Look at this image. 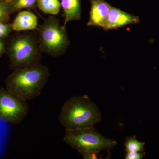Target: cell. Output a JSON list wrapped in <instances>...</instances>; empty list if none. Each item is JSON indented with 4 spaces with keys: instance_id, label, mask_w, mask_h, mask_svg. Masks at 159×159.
Masks as SVG:
<instances>
[{
    "instance_id": "cell-12",
    "label": "cell",
    "mask_w": 159,
    "mask_h": 159,
    "mask_svg": "<svg viewBox=\"0 0 159 159\" xmlns=\"http://www.w3.org/2000/svg\"><path fill=\"white\" fill-rule=\"evenodd\" d=\"M145 142H139L135 136L127 137L124 143L125 151L126 152H143L145 150Z\"/></svg>"
},
{
    "instance_id": "cell-2",
    "label": "cell",
    "mask_w": 159,
    "mask_h": 159,
    "mask_svg": "<svg viewBox=\"0 0 159 159\" xmlns=\"http://www.w3.org/2000/svg\"><path fill=\"white\" fill-rule=\"evenodd\" d=\"M101 119L99 108L87 95L70 97L64 103L58 116L66 130L93 127Z\"/></svg>"
},
{
    "instance_id": "cell-17",
    "label": "cell",
    "mask_w": 159,
    "mask_h": 159,
    "mask_svg": "<svg viewBox=\"0 0 159 159\" xmlns=\"http://www.w3.org/2000/svg\"><path fill=\"white\" fill-rule=\"evenodd\" d=\"M97 153H84L81 154L83 157L84 159H97Z\"/></svg>"
},
{
    "instance_id": "cell-8",
    "label": "cell",
    "mask_w": 159,
    "mask_h": 159,
    "mask_svg": "<svg viewBox=\"0 0 159 159\" xmlns=\"http://www.w3.org/2000/svg\"><path fill=\"white\" fill-rule=\"evenodd\" d=\"M91 8L87 25L103 29L111 6L105 0H90Z\"/></svg>"
},
{
    "instance_id": "cell-6",
    "label": "cell",
    "mask_w": 159,
    "mask_h": 159,
    "mask_svg": "<svg viewBox=\"0 0 159 159\" xmlns=\"http://www.w3.org/2000/svg\"><path fill=\"white\" fill-rule=\"evenodd\" d=\"M40 40L43 48L53 55L59 54L68 44L65 27L54 20H49L43 25Z\"/></svg>"
},
{
    "instance_id": "cell-10",
    "label": "cell",
    "mask_w": 159,
    "mask_h": 159,
    "mask_svg": "<svg viewBox=\"0 0 159 159\" xmlns=\"http://www.w3.org/2000/svg\"><path fill=\"white\" fill-rule=\"evenodd\" d=\"M61 5L65 17L64 27L70 21L77 20L81 17L80 0H61Z\"/></svg>"
},
{
    "instance_id": "cell-4",
    "label": "cell",
    "mask_w": 159,
    "mask_h": 159,
    "mask_svg": "<svg viewBox=\"0 0 159 159\" xmlns=\"http://www.w3.org/2000/svg\"><path fill=\"white\" fill-rule=\"evenodd\" d=\"M26 101L20 99L6 89L0 88V119L7 123L18 124L29 113Z\"/></svg>"
},
{
    "instance_id": "cell-16",
    "label": "cell",
    "mask_w": 159,
    "mask_h": 159,
    "mask_svg": "<svg viewBox=\"0 0 159 159\" xmlns=\"http://www.w3.org/2000/svg\"><path fill=\"white\" fill-rule=\"evenodd\" d=\"M145 152H126L125 158V159H142L145 156Z\"/></svg>"
},
{
    "instance_id": "cell-5",
    "label": "cell",
    "mask_w": 159,
    "mask_h": 159,
    "mask_svg": "<svg viewBox=\"0 0 159 159\" xmlns=\"http://www.w3.org/2000/svg\"><path fill=\"white\" fill-rule=\"evenodd\" d=\"M9 54L10 67L15 70L39 64L36 47L29 37H20L14 40Z\"/></svg>"
},
{
    "instance_id": "cell-13",
    "label": "cell",
    "mask_w": 159,
    "mask_h": 159,
    "mask_svg": "<svg viewBox=\"0 0 159 159\" xmlns=\"http://www.w3.org/2000/svg\"><path fill=\"white\" fill-rule=\"evenodd\" d=\"M14 11L12 2L9 0H0V21H7L9 15Z\"/></svg>"
},
{
    "instance_id": "cell-9",
    "label": "cell",
    "mask_w": 159,
    "mask_h": 159,
    "mask_svg": "<svg viewBox=\"0 0 159 159\" xmlns=\"http://www.w3.org/2000/svg\"><path fill=\"white\" fill-rule=\"evenodd\" d=\"M37 26V16L29 11L20 12L13 22L12 29L16 31L32 30Z\"/></svg>"
},
{
    "instance_id": "cell-7",
    "label": "cell",
    "mask_w": 159,
    "mask_h": 159,
    "mask_svg": "<svg viewBox=\"0 0 159 159\" xmlns=\"http://www.w3.org/2000/svg\"><path fill=\"white\" fill-rule=\"evenodd\" d=\"M140 19L136 16L129 14L121 9L111 6L103 29H116L129 25L139 23Z\"/></svg>"
},
{
    "instance_id": "cell-18",
    "label": "cell",
    "mask_w": 159,
    "mask_h": 159,
    "mask_svg": "<svg viewBox=\"0 0 159 159\" xmlns=\"http://www.w3.org/2000/svg\"><path fill=\"white\" fill-rule=\"evenodd\" d=\"M5 48L4 43L0 39V56L5 52Z\"/></svg>"
},
{
    "instance_id": "cell-11",
    "label": "cell",
    "mask_w": 159,
    "mask_h": 159,
    "mask_svg": "<svg viewBox=\"0 0 159 159\" xmlns=\"http://www.w3.org/2000/svg\"><path fill=\"white\" fill-rule=\"evenodd\" d=\"M39 8L44 13L52 15L58 14L61 4L59 0H37Z\"/></svg>"
},
{
    "instance_id": "cell-20",
    "label": "cell",
    "mask_w": 159,
    "mask_h": 159,
    "mask_svg": "<svg viewBox=\"0 0 159 159\" xmlns=\"http://www.w3.org/2000/svg\"><path fill=\"white\" fill-rule=\"evenodd\" d=\"M9 1H11V0H9Z\"/></svg>"
},
{
    "instance_id": "cell-19",
    "label": "cell",
    "mask_w": 159,
    "mask_h": 159,
    "mask_svg": "<svg viewBox=\"0 0 159 159\" xmlns=\"http://www.w3.org/2000/svg\"><path fill=\"white\" fill-rule=\"evenodd\" d=\"M12 1H13V0H11V2H12Z\"/></svg>"
},
{
    "instance_id": "cell-15",
    "label": "cell",
    "mask_w": 159,
    "mask_h": 159,
    "mask_svg": "<svg viewBox=\"0 0 159 159\" xmlns=\"http://www.w3.org/2000/svg\"><path fill=\"white\" fill-rule=\"evenodd\" d=\"M12 29V26L0 21V39L7 37Z\"/></svg>"
},
{
    "instance_id": "cell-3",
    "label": "cell",
    "mask_w": 159,
    "mask_h": 159,
    "mask_svg": "<svg viewBox=\"0 0 159 159\" xmlns=\"http://www.w3.org/2000/svg\"><path fill=\"white\" fill-rule=\"evenodd\" d=\"M63 141L80 154L97 153L102 150H110L117 144L115 140L103 136L94 126L66 130Z\"/></svg>"
},
{
    "instance_id": "cell-14",
    "label": "cell",
    "mask_w": 159,
    "mask_h": 159,
    "mask_svg": "<svg viewBox=\"0 0 159 159\" xmlns=\"http://www.w3.org/2000/svg\"><path fill=\"white\" fill-rule=\"evenodd\" d=\"M13 10H20L25 8H31L37 2V0H13L12 2Z\"/></svg>"
},
{
    "instance_id": "cell-1",
    "label": "cell",
    "mask_w": 159,
    "mask_h": 159,
    "mask_svg": "<svg viewBox=\"0 0 159 159\" xmlns=\"http://www.w3.org/2000/svg\"><path fill=\"white\" fill-rule=\"evenodd\" d=\"M49 77L48 68L38 64L16 69L6 80V89L20 99L28 101L41 93Z\"/></svg>"
}]
</instances>
